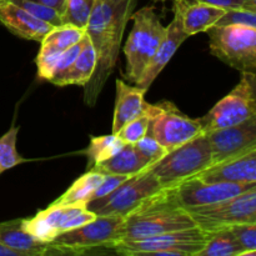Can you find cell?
<instances>
[{"mask_svg": "<svg viewBox=\"0 0 256 256\" xmlns=\"http://www.w3.org/2000/svg\"><path fill=\"white\" fill-rule=\"evenodd\" d=\"M138 0H96L90 14L85 32L96 54V65L84 86V100L94 106L112 74L119 56L122 40Z\"/></svg>", "mask_w": 256, "mask_h": 256, "instance_id": "cell-1", "label": "cell"}, {"mask_svg": "<svg viewBox=\"0 0 256 256\" xmlns=\"http://www.w3.org/2000/svg\"><path fill=\"white\" fill-rule=\"evenodd\" d=\"M192 226H196L194 220L174 190L162 189L124 218L120 239H142Z\"/></svg>", "mask_w": 256, "mask_h": 256, "instance_id": "cell-2", "label": "cell"}, {"mask_svg": "<svg viewBox=\"0 0 256 256\" xmlns=\"http://www.w3.org/2000/svg\"><path fill=\"white\" fill-rule=\"evenodd\" d=\"M212 165L209 140L205 132L175 148L149 169L156 175L162 189H172L199 175Z\"/></svg>", "mask_w": 256, "mask_h": 256, "instance_id": "cell-3", "label": "cell"}, {"mask_svg": "<svg viewBox=\"0 0 256 256\" xmlns=\"http://www.w3.org/2000/svg\"><path fill=\"white\" fill-rule=\"evenodd\" d=\"M130 19H132L134 25L124 46V54L126 58V78L135 84L156 52L166 32V26L162 25L152 6L142 8L132 12Z\"/></svg>", "mask_w": 256, "mask_h": 256, "instance_id": "cell-4", "label": "cell"}, {"mask_svg": "<svg viewBox=\"0 0 256 256\" xmlns=\"http://www.w3.org/2000/svg\"><path fill=\"white\" fill-rule=\"evenodd\" d=\"M206 240V232L200 228L192 226L142 239H120L112 242L109 249L118 254L130 256H196L205 246Z\"/></svg>", "mask_w": 256, "mask_h": 256, "instance_id": "cell-5", "label": "cell"}, {"mask_svg": "<svg viewBox=\"0 0 256 256\" xmlns=\"http://www.w3.org/2000/svg\"><path fill=\"white\" fill-rule=\"evenodd\" d=\"M256 116V74L242 72L236 86L200 118L202 132L242 124Z\"/></svg>", "mask_w": 256, "mask_h": 256, "instance_id": "cell-6", "label": "cell"}, {"mask_svg": "<svg viewBox=\"0 0 256 256\" xmlns=\"http://www.w3.org/2000/svg\"><path fill=\"white\" fill-rule=\"evenodd\" d=\"M210 52L240 72L256 70V28L245 25L212 26L208 30Z\"/></svg>", "mask_w": 256, "mask_h": 256, "instance_id": "cell-7", "label": "cell"}, {"mask_svg": "<svg viewBox=\"0 0 256 256\" xmlns=\"http://www.w3.org/2000/svg\"><path fill=\"white\" fill-rule=\"evenodd\" d=\"M162 189L156 175L148 168L128 178L106 196L88 202L86 206L96 216L125 218Z\"/></svg>", "mask_w": 256, "mask_h": 256, "instance_id": "cell-8", "label": "cell"}, {"mask_svg": "<svg viewBox=\"0 0 256 256\" xmlns=\"http://www.w3.org/2000/svg\"><path fill=\"white\" fill-rule=\"evenodd\" d=\"M124 218L96 216L92 222L68 230L49 242L52 252L65 254H84L98 248H108L122 238Z\"/></svg>", "mask_w": 256, "mask_h": 256, "instance_id": "cell-9", "label": "cell"}, {"mask_svg": "<svg viewBox=\"0 0 256 256\" xmlns=\"http://www.w3.org/2000/svg\"><path fill=\"white\" fill-rule=\"evenodd\" d=\"M186 210L195 225L206 234L240 222H256V186L224 202Z\"/></svg>", "mask_w": 256, "mask_h": 256, "instance_id": "cell-10", "label": "cell"}, {"mask_svg": "<svg viewBox=\"0 0 256 256\" xmlns=\"http://www.w3.org/2000/svg\"><path fill=\"white\" fill-rule=\"evenodd\" d=\"M95 218L86 204H50L32 219H22V228L36 240L49 244L62 232L82 226Z\"/></svg>", "mask_w": 256, "mask_h": 256, "instance_id": "cell-11", "label": "cell"}, {"mask_svg": "<svg viewBox=\"0 0 256 256\" xmlns=\"http://www.w3.org/2000/svg\"><path fill=\"white\" fill-rule=\"evenodd\" d=\"M150 112L152 119L148 134L155 138L168 152L204 132L199 119H190L170 102L150 104Z\"/></svg>", "mask_w": 256, "mask_h": 256, "instance_id": "cell-12", "label": "cell"}, {"mask_svg": "<svg viewBox=\"0 0 256 256\" xmlns=\"http://www.w3.org/2000/svg\"><path fill=\"white\" fill-rule=\"evenodd\" d=\"M256 186V182H204L194 176L172 188L182 208L205 206L234 198Z\"/></svg>", "mask_w": 256, "mask_h": 256, "instance_id": "cell-13", "label": "cell"}, {"mask_svg": "<svg viewBox=\"0 0 256 256\" xmlns=\"http://www.w3.org/2000/svg\"><path fill=\"white\" fill-rule=\"evenodd\" d=\"M209 140L212 164L256 150V116L242 124L205 132Z\"/></svg>", "mask_w": 256, "mask_h": 256, "instance_id": "cell-14", "label": "cell"}, {"mask_svg": "<svg viewBox=\"0 0 256 256\" xmlns=\"http://www.w3.org/2000/svg\"><path fill=\"white\" fill-rule=\"evenodd\" d=\"M189 38V35L182 30V22L178 15L174 14V18L170 22V24L166 26V32H165L164 38L160 42L159 46H158L156 52H154L150 62H148L146 68L142 72V76L139 78L135 85L142 88L148 92L150 85L154 82V80L159 76L160 72H162L168 62H170L180 45Z\"/></svg>", "mask_w": 256, "mask_h": 256, "instance_id": "cell-15", "label": "cell"}, {"mask_svg": "<svg viewBox=\"0 0 256 256\" xmlns=\"http://www.w3.org/2000/svg\"><path fill=\"white\" fill-rule=\"evenodd\" d=\"M196 178L204 182H256V150L212 164Z\"/></svg>", "mask_w": 256, "mask_h": 256, "instance_id": "cell-16", "label": "cell"}, {"mask_svg": "<svg viewBox=\"0 0 256 256\" xmlns=\"http://www.w3.org/2000/svg\"><path fill=\"white\" fill-rule=\"evenodd\" d=\"M172 12L178 15L182 30L189 36L205 32L216 24L225 12L224 9L198 2V0H172Z\"/></svg>", "mask_w": 256, "mask_h": 256, "instance_id": "cell-17", "label": "cell"}, {"mask_svg": "<svg viewBox=\"0 0 256 256\" xmlns=\"http://www.w3.org/2000/svg\"><path fill=\"white\" fill-rule=\"evenodd\" d=\"M0 22L16 36L39 42H42L45 35L54 28L36 19L34 15L14 2H8L0 6Z\"/></svg>", "mask_w": 256, "mask_h": 256, "instance_id": "cell-18", "label": "cell"}, {"mask_svg": "<svg viewBox=\"0 0 256 256\" xmlns=\"http://www.w3.org/2000/svg\"><path fill=\"white\" fill-rule=\"evenodd\" d=\"M116 85V100H115L114 116H112V132L116 134L128 122L139 116L145 109V92L142 88L130 86L122 79L115 80Z\"/></svg>", "mask_w": 256, "mask_h": 256, "instance_id": "cell-19", "label": "cell"}, {"mask_svg": "<svg viewBox=\"0 0 256 256\" xmlns=\"http://www.w3.org/2000/svg\"><path fill=\"white\" fill-rule=\"evenodd\" d=\"M0 242L22 256L46 255L52 252L46 242L36 240L22 228V219L0 222Z\"/></svg>", "mask_w": 256, "mask_h": 256, "instance_id": "cell-20", "label": "cell"}, {"mask_svg": "<svg viewBox=\"0 0 256 256\" xmlns=\"http://www.w3.org/2000/svg\"><path fill=\"white\" fill-rule=\"evenodd\" d=\"M95 65H96V54H95V50L92 48L89 36L85 32L84 38H82V50H80L75 62L64 74L52 80V82L58 86H66V85L85 86L92 79Z\"/></svg>", "mask_w": 256, "mask_h": 256, "instance_id": "cell-21", "label": "cell"}, {"mask_svg": "<svg viewBox=\"0 0 256 256\" xmlns=\"http://www.w3.org/2000/svg\"><path fill=\"white\" fill-rule=\"evenodd\" d=\"M146 158L142 156L132 144H125L114 156L95 165L92 169L98 170L102 174H115L132 176L150 166Z\"/></svg>", "mask_w": 256, "mask_h": 256, "instance_id": "cell-22", "label": "cell"}, {"mask_svg": "<svg viewBox=\"0 0 256 256\" xmlns=\"http://www.w3.org/2000/svg\"><path fill=\"white\" fill-rule=\"evenodd\" d=\"M102 172H98L95 169H90L85 174H82L79 179L75 180L72 186L64 192L60 198H58L52 204L55 205H65V204H86L92 202V194L99 186L100 182L104 179Z\"/></svg>", "mask_w": 256, "mask_h": 256, "instance_id": "cell-23", "label": "cell"}, {"mask_svg": "<svg viewBox=\"0 0 256 256\" xmlns=\"http://www.w3.org/2000/svg\"><path fill=\"white\" fill-rule=\"evenodd\" d=\"M242 246L229 229L209 232L205 246L196 256H240Z\"/></svg>", "mask_w": 256, "mask_h": 256, "instance_id": "cell-24", "label": "cell"}, {"mask_svg": "<svg viewBox=\"0 0 256 256\" xmlns=\"http://www.w3.org/2000/svg\"><path fill=\"white\" fill-rule=\"evenodd\" d=\"M124 145L125 142L116 134H112V132L110 135L90 138V144L85 152L90 169L104 160L114 156Z\"/></svg>", "mask_w": 256, "mask_h": 256, "instance_id": "cell-25", "label": "cell"}, {"mask_svg": "<svg viewBox=\"0 0 256 256\" xmlns=\"http://www.w3.org/2000/svg\"><path fill=\"white\" fill-rule=\"evenodd\" d=\"M85 35V30L74 25L62 24L60 26H54L42 40L40 44L48 45L59 52H64L68 48L79 42Z\"/></svg>", "mask_w": 256, "mask_h": 256, "instance_id": "cell-26", "label": "cell"}, {"mask_svg": "<svg viewBox=\"0 0 256 256\" xmlns=\"http://www.w3.org/2000/svg\"><path fill=\"white\" fill-rule=\"evenodd\" d=\"M19 126H12L0 136V175L26 162L16 150Z\"/></svg>", "mask_w": 256, "mask_h": 256, "instance_id": "cell-27", "label": "cell"}, {"mask_svg": "<svg viewBox=\"0 0 256 256\" xmlns=\"http://www.w3.org/2000/svg\"><path fill=\"white\" fill-rule=\"evenodd\" d=\"M96 0H66L62 14V24L74 25L80 29H86L90 14Z\"/></svg>", "mask_w": 256, "mask_h": 256, "instance_id": "cell-28", "label": "cell"}, {"mask_svg": "<svg viewBox=\"0 0 256 256\" xmlns=\"http://www.w3.org/2000/svg\"><path fill=\"white\" fill-rule=\"evenodd\" d=\"M152 119V112H150V104H145V109L139 116L134 118L132 120L128 122L119 132H116L118 136L125 142V144H135L140 139L148 134Z\"/></svg>", "mask_w": 256, "mask_h": 256, "instance_id": "cell-29", "label": "cell"}, {"mask_svg": "<svg viewBox=\"0 0 256 256\" xmlns=\"http://www.w3.org/2000/svg\"><path fill=\"white\" fill-rule=\"evenodd\" d=\"M12 2L19 5L22 9L26 10L32 15H34L36 19L42 20V22H48L52 26H60L62 25V14L54 8L48 6V5L42 4V2H32V0H12Z\"/></svg>", "mask_w": 256, "mask_h": 256, "instance_id": "cell-30", "label": "cell"}, {"mask_svg": "<svg viewBox=\"0 0 256 256\" xmlns=\"http://www.w3.org/2000/svg\"><path fill=\"white\" fill-rule=\"evenodd\" d=\"M229 230L242 246L240 256L256 255V222H240L230 226Z\"/></svg>", "mask_w": 256, "mask_h": 256, "instance_id": "cell-31", "label": "cell"}, {"mask_svg": "<svg viewBox=\"0 0 256 256\" xmlns=\"http://www.w3.org/2000/svg\"><path fill=\"white\" fill-rule=\"evenodd\" d=\"M62 52H59L54 48L42 44L39 55L35 60L38 66V75H39L40 79L49 80L50 82L52 74H54L55 65H56V62Z\"/></svg>", "mask_w": 256, "mask_h": 256, "instance_id": "cell-32", "label": "cell"}, {"mask_svg": "<svg viewBox=\"0 0 256 256\" xmlns=\"http://www.w3.org/2000/svg\"><path fill=\"white\" fill-rule=\"evenodd\" d=\"M228 25H245L256 28V12L245 9L225 10L222 16L216 22L214 26H228Z\"/></svg>", "mask_w": 256, "mask_h": 256, "instance_id": "cell-33", "label": "cell"}, {"mask_svg": "<svg viewBox=\"0 0 256 256\" xmlns=\"http://www.w3.org/2000/svg\"><path fill=\"white\" fill-rule=\"evenodd\" d=\"M132 145L136 148V150L142 155V156L146 158V159L149 160V162L152 165L154 164V162H159L162 156H165V155L169 152L156 139H155V138H152V135L149 134H146L142 139H140L139 142H135V144ZM152 165H150V166H152Z\"/></svg>", "mask_w": 256, "mask_h": 256, "instance_id": "cell-34", "label": "cell"}, {"mask_svg": "<svg viewBox=\"0 0 256 256\" xmlns=\"http://www.w3.org/2000/svg\"><path fill=\"white\" fill-rule=\"evenodd\" d=\"M82 39L80 40L79 42H76V44L72 45V46L68 48L66 50H64V52L60 54L59 59H58V62H56V65H55L54 74H52L50 82H52V80H55L56 78H59L60 75L64 74V72H66L70 66H72V62H75V59H76L78 55H79L80 50H82Z\"/></svg>", "mask_w": 256, "mask_h": 256, "instance_id": "cell-35", "label": "cell"}, {"mask_svg": "<svg viewBox=\"0 0 256 256\" xmlns=\"http://www.w3.org/2000/svg\"><path fill=\"white\" fill-rule=\"evenodd\" d=\"M129 176H125V175H115V174H105L104 179L100 182L99 186L96 188V190L92 194V200L100 199V198H104L106 195H109L110 192H114L120 184L125 182Z\"/></svg>", "mask_w": 256, "mask_h": 256, "instance_id": "cell-36", "label": "cell"}, {"mask_svg": "<svg viewBox=\"0 0 256 256\" xmlns=\"http://www.w3.org/2000/svg\"><path fill=\"white\" fill-rule=\"evenodd\" d=\"M224 10L245 9L256 12V0H198Z\"/></svg>", "mask_w": 256, "mask_h": 256, "instance_id": "cell-37", "label": "cell"}, {"mask_svg": "<svg viewBox=\"0 0 256 256\" xmlns=\"http://www.w3.org/2000/svg\"><path fill=\"white\" fill-rule=\"evenodd\" d=\"M32 2H42V4L48 5V6L54 8V9L58 10L60 14H62L65 8V2H66V0H32Z\"/></svg>", "mask_w": 256, "mask_h": 256, "instance_id": "cell-38", "label": "cell"}, {"mask_svg": "<svg viewBox=\"0 0 256 256\" xmlns=\"http://www.w3.org/2000/svg\"><path fill=\"white\" fill-rule=\"evenodd\" d=\"M0 256H22L19 252H15V250L10 249L9 246L4 245L2 242H0Z\"/></svg>", "mask_w": 256, "mask_h": 256, "instance_id": "cell-39", "label": "cell"}, {"mask_svg": "<svg viewBox=\"0 0 256 256\" xmlns=\"http://www.w3.org/2000/svg\"><path fill=\"white\" fill-rule=\"evenodd\" d=\"M12 0H0V6H2V5L8 4V2H12Z\"/></svg>", "mask_w": 256, "mask_h": 256, "instance_id": "cell-40", "label": "cell"}, {"mask_svg": "<svg viewBox=\"0 0 256 256\" xmlns=\"http://www.w3.org/2000/svg\"><path fill=\"white\" fill-rule=\"evenodd\" d=\"M152 2H166V0H152Z\"/></svg>", "mask_w": 256, "mask_h": 256, "instance_id": "cell-41", "label": "cell"}]
</instances>
